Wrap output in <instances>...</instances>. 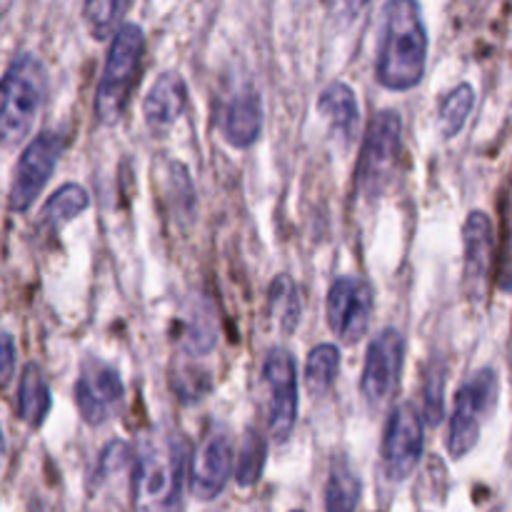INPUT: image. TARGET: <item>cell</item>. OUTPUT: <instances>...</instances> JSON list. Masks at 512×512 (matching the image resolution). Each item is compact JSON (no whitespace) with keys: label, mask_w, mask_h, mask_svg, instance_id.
I'll return each instance as SVG.
<instances>
[{"label":"cell","mask_w":512,"mask_h":512,"mask_svg":"<svg viewBox=\"0 0 512 512\" xmlns=\"http://www.w3.org/2000/svg\"><path fill=\"white\" fill-rule=\"evenodd\" d=\"M428 63V28L418 0L385 5L378 50V80L388 90H410L423 80Z\"/></svg>","instance_id":"6da1fadb"},{"label":"cell","mask_w":512,"mask_h":512,"mask_svg":"<svg viewBox=\"0 0 512 512\" xmlns=\"http://www.w3.org/2000/svg\"><path fill=\"white\" fill-rule=\"evenodd\" d=\"M185 448L175 430H153L138 445L133 465V512H178Z\"/></svg>","instance_id":"7a4b0ae2"},{"label":"cell","mask_w":512,"mask_h":512,"mask_svg":"<svg viewBox=\"0 0 512 512\" xmlns=\"http://www.w3.org/2000/svg\"><path fill=\"white\" fill-rule=\"evenodd\" d=\"M48 95V73L35 55L23 53L0 80V145L15 148L28 138L40 105Z\"/></svg>","instance_id":"3957f363"},{"label":"cell","mask_w":512,"mask_h":512,"mask_svg":"<svg viewBox=\"0 0 512 512\" xmlns=\"http://www.w3.org/2000/svg\"><path fill=\"white\" fill-rule=\"evenodd\" d=\"M145 53V33L140 25L123 23L113 35L98 93H95V115L103 125L118 123L128 105L130 93L138 80L140 63Z\"/></svg>","instance_id":"277c9868"},{"label":"cell","mask_w":512,"mask_h":512,"mask_svg":"<svg viewBox=\"0 0 512 512\" xmlns=\"http://www.w3.org/2000/svg\"><path fill=\"white\" fill-rule=\"evenodd\" d=\"M498 398V375L495 370L483 368L458 390L453 410V423L448 433V453L450 458L460 460L478 445L480 428L495 408Z\"/></svg>","instance_id":"5b68a950"},{"label":"cell","mask_w":512,"mask_h":512,"mask_svg":"<svg viewBox=\"0 0 512 512\" xmlns=\"http://www.w3.org/2000/svg\"><path fill=\"white\" fill-rule=\"evenodd\" d=\"M400 145H403V120L395 110H380L370 123L363 153H360L358 180L360 190L368 198H378L390 183L393 168L400 158Z\"/></svg>","instance_id":"8992f818"},{"label":"cell","mask_w":512,"mask_h":512,"mask_svg":"<svg viewBox=\"0 0 512 512\" xmlns=\"http://www.w3.org/2000/svg\"><path fill=\"white\" fill-rule=\"evenodd\" d=\"M263 380L268 388V433L275 443H285L298 420V375L293 355L285 348L270 350Z\"/></svg>","instance_id":"52a82bcc"},{"label":"cell","mask_w":512,"mask_h":512,"mask_svg":"<svg viewBox=\"0 0 512 512\" xmlns=\"http://www.w3.org/2000/svg\"><path fill=\"white\" fill-rule=\"evenodd\" d=\"M63 148L65 138L60 133H40L23 150L13 175V185H10V210L23 213L33 205V200L43 193L45 183L53 175L58 158L63 155Z\"/></svg>","instance_id":"ba28073f"},{"label":"cell","mask_w":512,"mask_h":512,"mask_svg":"<svg viewBox=\"0 0 512 512\" xmlns=\"http://www.w3.org/2000/svg\"><path fill=\"white\" fill-rule=\"evenodd\" d=\"M328 325L343 343L353 345L365 338L373 315V288L363 278H338L328 290Z\"/></svg>","instance_id":"9c48e42d"},{"label":"cell","mask_w":512,"mask_h":512,"mask_svg":"<svg viewBox=\"0 0 512 512\" xmlns=\"http://www.w3.org/2000/svg\"><path fill=\"white\" fill-rule=\"evenodd\" d=\"M423 458V420L413 405L403 403L390 413L383 435V470L385 478L403 483L413 475Z\"/></svg>","instance_id":"30bf717a"},{"label":"cell","mask_w":512,"mask_h":512,"mask_svg":"<svg viewBox=\"0 0 512 512\" xmlns=\"http://www.w3.org/2000/svg\"><path fill=\"white\" fill-rule=\"evenodd\" d=\"M233 475V438L223 425H213L200 440L190 465V493L208 503L215 500Z\"/></svg>","instance_id":"8fae6325"},{"label":"cell","mask_w":512,"mask_h":512,"mask_svg":"<svg viewBox=\"0 0 512 512\" xmlns=\"http://www.w3.org/2000/svg\"><path fill=\"white\" fill-rule=\"evenodd\" d=\"M405 358V340L395 328L380 330L373 338L368 348V358H365L363 380H360V390L363 398L370 405H383L390 400V395L398 390L400 370H403Z\"/></svg>","instance_id":"7c38bea8"},{"label":"cell","mask_w":512,"mask_h":512,"mask_svg":"<svg viewBox=\"0 0 512 512\" xmlns=\"http://www.w3.org/2000/svg\"><path fill=\"white\" fill-rule=\"evenodd\" d=\"M123 395L125 390L118 370L95 358L83 365V373L75 385V403L85 423L103 425L123 405Z\"/></svg>","instance_id":"4fadbf2b"},{"label":"cell","mask_w":512,"mask_h":512,"mask_svg":"<svg viewBox=\"0 0 512 512\" xmlns=\"http://www.w3.org/2000/svg\"><path fill=\"white\" fill-rule=\"evenodd\" d=\"M465 290L473 300H485L490 288V268H493V223L485 213L475 210L468 215L463 228Z\"/></svg>","instance_id":"5bb4252c"},{"label":"cell","mask_w":512,"mask_h":512,"mask_svg":"<svg viewBox=\"0 0 512 512\" xmlns=\"http://www.w3.org/2000/svg\"><path fill=\"white\" fill-rule=\"evenodd\" d=\"M188 105V85L178 73H163L143 100V115L150 130L165 133L175 125Z\"/></svg>","instance_id":"9a60e30c"},{"label":"cell","mask_w":512,"mask_h":512,"mask_svg":"<svg viewBox=\"0 0 512 512\" xmlns=\"http://www.w3.org/2000/svg\"><path fill=\"white\" fill-rule=\"evenodd\" d=\"M223 135L233 148H248L263 130V105L253 88H243L228 100L223 113Z\"/></svg>","instance_id":"2e32d148"},{"label":"cell","mask_w":512,"mask_h":512,"mask_svg":"<svg viewBox=\"0 0 512 512\" xmlns=\"http://www.w3.org/2000/svg\"><path fill=\"white\" fill-rule=\"evenodd\" d=\"M318 113L328 120L335 135L350 143L358 135L360 123V108L358 98H355L353 88L345 83H333L320 93L318 100Z\"/></svg>","instance_id":"e0dca14e"},{"label":"cell","mask_w":512,"mask_h":512,"mask_svg":"<svg viewBox=\"0 0 512 512\" xmlns=\"http://www.w3.org/2000/svg\"><path fill=\"white\" fill-rule=\"evenodd\" d=\"M50 413V388L38 365L30 363L23 370L18 388V418L30 428H40Z\"/></svg>","instance_id":"ac0fdd59"},{"label":"cell","mask_w":512,"mask_h":512,"mask_svg":"<svg viewBox=\"0 0 512 512\" xmlns=\"http://www.w3.org/2000/svg\"><path fill=\"white\" fill-rule=\"evenodd\" d=\"M88 203L90 198L88 193H85V188H80V185L75 183L63 185V188L55 190L53 198H50L48 203L43 205V210H40V228H43L45 233H55V230L63 228L65 223L78 218V215L88 208Z\"/></svg>","instance_id":"d6986e66"},{"label":"cell","mask_w":512,"mask_h":512,"mask_svg":"<svg viewBox=\"0 0 512 512\" xmlns=\"http://www.w3.org/2000/svg\"><path fill=\"white\" fill-rule=\"evenodd\" d=\"M360 503V480L345 458L330 465V478L325 485V512H355Z\"/></svg>","instance_id":"ffe728a7"},{"label":"cell","mask_w":512,"mask_h":512,"mask_svg":"<svg viewBox=\"0 0 512 512\" xmlns=\"http://www.w3.org/2000/svg\"><path fill=\"white\" fill-rule=\"evenodd\" d=\"M340 370V350L335 345L323 343L315 350H310L308 365H305V385H308L310 395L315 398H325L333 388L335 378Z\"/></svg>","instance_id":"44dd1931"},{"label":"cell","mask_w":512,"mask_h":512,"mask_svg":"<svg viewBox=\"0 0 512 512\" xmlns=\"http://www.w3.org/2000/svg\"><path fill=\"white\" fill-rule=\"evenodd\" d=\"M270 315L283 333H293L300 323V293L290 275H278L270 285Z\"/></svg>","instance_id":"7402d4cb"},{"label":"cell","mask_w":512,"mask_h":512,"mask_svg":"<svg viewBox=\"0 0 512 512\" xmlns=\"http://www.w3.org/2000/svg\"><path fill=\"white\" fill-rule=\"evenodd\" d=\"M268 460V440L258 433V430H248L243 438V448H240L238 463H235V483L240 488H250L260 480Z\"/></svg>","instance_id":"603a6c76"},{"label":"cell","mask_w":512,"mask_h":512,"mask_svg":"<svg viewBox=\"0 0 512 512\" xmlns=\"http://www.w3.org/2000/svg\"><path fill=\"white\" fill-rule=\"evenodd\" d=\"M473 105H475V90L473 85L468 83H460L453 93H448V98L443 100L440 105V133L445 138H455V135L463 130V125L468 123L470 113H473Z\"/></svg>","instance_id":"cb8c5ba5"},{"label":"cell","mask_w":512,"mask_h":512,"mask_svg":"<svg viewBox=\"0 0 512 512\" xmlns=\"http://www.w3.org/2000/svg\"><path fill=\"white\" fill-rule=\"evenodd\" d=\"M128 5L130 0H85L83 18L85 25H88V33L95 40L110 38L125 10H128Z\"/></svg>","instance_id":"d4e9b609"},{"label":"cell","mask_w":512,"mask_h":512,"mask_svg":"<svg viewBox=\"0 0 512 512\" xmlns=\"http://www.w3.org/2000/svg\"><path fill=\"white\" fill-rule=\"evenodd\" d=\"M445 368L443 365H435L433 373L425 380L423 390V410H425V423L428 425H440L445 415Z\"/></svg>","instance_id":"484cf974"},{"label":"cell","mask_w":512,"mask_h":512,"mask_svg":"<svg viewBox=\"0 0 512 512\" xmlns=\"http://www.w3.org/2000/svg\"><path fill=\"white\" fill-rule=\"evenodd\" d=\"M188 345L193 353H210L215 345V318L210 308L195 310L188 320Z\"/></svg>","instance_id":"4316f807"},{"label":"cell","mask_w":512,"mask_h":512,"mask_svg":"<svg viewBox=\"0 0 512 512\" xmlns=\"http://www.w3.org/2000/svg\"><path fill=\"white\" fill-rule=\"evenodd\" d=\"M15 370V340L13 335L0 330V388L10 383Z\"/></svg>","instance_id":"83f0119b"},{"label":"cell","mask_w":512,"mask_h":512,"mask_svg":"<svg viewBox=\"0 0 512 512\" xmlns=\"http://www.w3.org/2000/svg\"><path fill=\"white\" fill-rule=\"evenodd\" d=\"M368 3L370 0H340V10H343L345 18H355Z\"/></svg>","instance_id":"f1b7e54d"},{"label":"cell","mask_w":512,"mask_h":512,"mask_svg":"<svg viewBox=\"0 0 512 512\" xmlns=\"http://www.w3.org/2000/svg\"><path fill=\"white\" fill-rule=\"evenodd\" d=\"M5 455V440H3V430H0V460H3Z\"/></svg>","instance_id":"f546056e"},{"label":"cell","mask_w":512,"mask_h":512,"mask_svg":"<svg viewBox=\"0 0 512 512\" xmlns=\"http://www.w3.org/2000/svg\"><path fill=\"white\" fill-rule=\"evenodd\" d=\"M295 512H303V510H295Z\"/></svg>","instance_id":"4dcf8cb0"}]
</instances>
